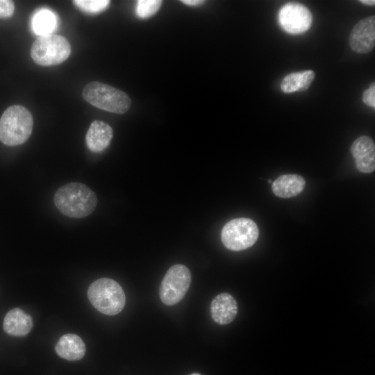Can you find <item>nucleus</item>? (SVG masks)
I'll use <instances>...</instances> for the list:
<instances>
[{"instance_id":"obj_18","label":"nucleus","mask_w":375,"mask_h":375,"mask_svg":"<svg viewBox=\"0 0 375 375\" xmlns=\"http://www.w3.org/2000/svg\"><path fill=\"white\" fill-rule=\"evenodd\" d=\"M74 4L81 10L89 14H97L105 10L110 1L108 0H75Z\"/></svg>"},{"instance_id":"obj_2","label":"nucleus","mask_w":375,"mask_h":375,"mask_svg":"<svg viewBox=\"0 0 375 375\" xmlns=\"http://www.w3.org/2000/svg\"><path fill=\"white\" fill-rule=\"evenodd\" d=\"M33 120L25 107L13 105L3 112L0 119V141L7 146H17L31 135Z\"/></svg>"},{"instance_id":"obj_24","label":"nucleus","mask_w":375,"mask_h":375,"mask_svg":"<svg viewBox=\"0 0 375 375\" xmlns=\"http://www.w3.org/2000/svg\"><path fill=\"white\" fill-rule=\"evenodd\" d=\"M190 375H201V374H199V373H193V374H190Z\"/></svg>"},{"instance_id":"obj_5","label":"nucleus","mask_w":375,"mask_h":375,"mask_svg":"<svg viewBox=\"0 0 375 375\" xmlns=\"http://www.w3.org/2000/svg\"><path fill=\"white\" fill-rule=\"evenodd\" d=\"M71 53V46L61 35L50 34L38 37L31 48L34 62L42 66L58 65L66 60Z\"/></svg>"},{"instance_id":"obj_21","label":"nucleus","mask_w":375,"mask_h":375,"mask_svg":"<svg viewBox=\"0 0 375 375\" xmlns=\"http://www.w3.org/2000/svg\"><path fill=\"white\" fill-rule=\"evenodd\" d=\"M362 101L368 106L375 108V83H371L369 88L362 94Z\"/></svg>"},{"instance_id":"obj_6","label":"nucleus","mask_w":375,"mask_h":375,"mask_svg":"<svg viewBox=\"0 0 375 375\" xmlns=\"http://www.w3.org/2000/svg\"><path fill=\"white\" fill-rule=\"evenodd\" d=\"M259 236L257 224L251 219L241 217L230 220L223 227L221 239L226 248L242 251L253 246Z\"/></svg>"},{"instance_id":"obj_16","label":"nucleus","mask_w":375,"mask_h":375,"mask_svg":"<svg viewBox=\"0 0 375 375\" xmlns=\"http://www.w3.org/2000/svg\"><path fill=\"white\" fill-rule=\"evenodd\" d=\"M315 76V74L312 70L289 74L281 81V89L285 93L306 90Z\"/></svg>"},{"instance_id":"obj_15","label":"nucleus","mask_w":375,"mask_h":375,"mask_svg":"<svg viewBox=\"0 0 375 375\" xmlns=\"http://www.w3.org/2000/svg\"><path fill=\"white\" fill-rule=\"evenodd\" d=\"M56 353L62 358L75 361L81 360L85 353V345L77 335L67 333L62 335L55 347Z\"/></svg>"},{"instance_id":"obj_1","label":"nucleus","mask_w":375,"mask_h":375,"mask_svg":"<svg viewBox=\"0 0 375 375\" xmlns=\"http://www.w3.org/2000/svg\"><path fill=\"white\" fill-rule=\"evenodd\" d=\"M96 194L87 185L72 182L60 187L53 201L58 210L72 218H83L90 215L97 204Z\"/></svg>"},{"instance_id":"obj_23","label":"nucleus","mask_w":375,"mask_h":375,"mask_svg":"<svg viewBox=\"0 0 375 375\" xmlns=\"http://www.w3.org/2000/svg\"><path fill=\"white\" fill-rule=\"evenodd\" d=\"M360 2L367 6H374L375 4L374 0H360Z\"/></svg>"},{"instance_id":"obj_17","label":"nucleus","mask_w":375,"mask_h":375,"mask_svg":"<svg viewBox=\"0 0 375 375\" xmlns=\"http://www.w3.org/2000/svg\"><path fill=\"white\" fill-rule=\"evenodd\" d=\"M56 26V15L47 9L38 11L32 19V28L35 33L40 36L52 34Z\"/></svg>"},{"instance_id":"obj_4","label":"nucleus","mask_w":375,"mask_h":375,"mask_svg":"<svg viewBox=\"0 0 375 375\" xmlns=\"http://www.w3.org/2000/svg\"><path fill=\"white\" fill-rule=\"evenodd\" d=\"M82 95L84 100L92 106L117 114L126 112L131 104V99L126 93L98 81L87 84Z\"/></svg>"},{"instance_id":"obj_13","label":"nucleus","mask_w":375,"mask_h":375,"mask_svg":"<svg viewBox=\"0 0 375 375\" xmlns=\"http://www.w3.org/2000/svg\"><path fill=\"white\" fill-rule=\"evenodd\" d=\"M31 315L19 308L10 310L4 317L3 328L9 335L20 337L26 335L32 329Z\"/></svg>"},{"instance_id":"obj_12","label":"nucleus","mask_w":375,"mask_h":375,"mask_svg":"<svg viewBox=\"0 0 375 375\" xmlns=\"http://www.w3.org/2000/svg\"><path fill=\"white\" fill-rule=\"evenodd\" d=\"M112 135V128L110 125L101 120H94L86 133V145L92 152L103 151L109 146Z\"/></svg>"},{"instance_id":"obj_9","label":"nucleus","mask_w":375,"mask_h":375,"mask_svg":"<svg viewBox=\"0 0 375 375\" xmlns=\"http://www.w3.org/2000/svg\"><path fill=\"white\" fill-rule=\"evenodd\" d=\"M351 49L358 53H367L375 46V17L369 16L359 21L349 35Z\"/></svg>"},{"instance_id":"obj_11","label":"nucleus","mask_w":375,"mask_h":375,"mask_svg":"<svg viewBox=\"0 0 375 375\" xmlns=\"http://www.w3.org/2000/svg\"><path fill=\"white\" fill-rule=\"evenodd\" d=\"M210 313L217 324H228L238 314V303L231 294L226 292L219 294L211 302Z\"/></svg>"},{"instance_id":"obj_19","label":"nucleus","mask_w":375,"mask_h":375,"mask_svg":"<svg viewBox=\"0 0 375 375\" xmlns=\"http://www.w3.org/2000/svg\"><path fill=\"white\" fill-rule=\"evenodd\" d=\"M162 1L159 0H138L135 12L140 19H147L155 15L159 10Z\"/></svg>"},{"instance_id":"obj_20","label":"nucleus","mask_w":375,"mask_h":375,"mask_svg":"<svg viewBox=\"0 0 375 375\" xmlns=\"http://www.w3.org/2000/svg\"><path fill=\"white\" fill-rule=\"evenodd\" d=\"M15 11V4L12 1L0 0V18H8Z\"/></svg>"},{"instance_id":"obj_22","label":"nucleus","mask_w":375,"mask_h":375,"mask_svg":"<svg viewBox=\"0 0 375 375\" xmlns=\"http://www.w3.org/2000/svg\"><path fill=\"white\" fill-rule=\"evenodd\" d=\"M183 3L190 6H198L203 4L205 1L202 0H182Z\"/></svg>"},{"instance_id":"obj_7","label":"nucleus","mask_w":375,"mask_h":375,"mask_svg":"<svg viewBox=\"0 0 375 375\" xmlns=\"http://www.w3.org/2000/svg\"><path fill=\"white\" fill-rule=\"evenodd\" d=\"M191 283L189 269L181 264L174 265L166 272L160 288L159 296L167 306L178 303L185 295Z\"/></svg>"},{"instance_id":"obj_8","label":"nucleus","mask_w":375,"mask_h":375,"mask_svg":"<svg viewBox=\"0 0 375 375\" xmlns=\"http://www.w3.org/2000/svg\"><path fill=\"white\" fill-rule=\"evenodd\" d=\"M278 21L286 32L298 34L309 29L312 16L308 8L303 4L288 3L279 10Z\"/></svg>"},{"instance_id":"obj_14","label":"nucleus","mask_w":375,"mask_h":375,"mask_svg":"<svg viewBox=\"0 0 375 375\" xmlns=\"http://www.w3.org/2000/svg\"><path fill=\"white\" fill-rule=\"evenodd\" d=\"M306 185L305 179L298 174H283L272 183V190L278 197L288 199L299 194Z\"/></svg>"},{"instance_id":"obj_25","label":"nucleus","mask_w":375,"mask_h":375,"mask_svg":"<svg viewBox=\"0 0 375 375\" xmlns=\"http://www.w3.org/2000/svg\"><path fill=\"white\" fill-rule=\"evenodd\" d=\"M268 183H271L272 181L270 179L268 180Z\"/></svg>"},{"instance_id":"obj_10","label":"nucleus","mask_w":375,"mask_h":375,"mask_svg":"<svg viewBox=\"0 0 375 375\" xmlns=\"http://www.w3.org/2000/svg\"><path fill=\"white\" fill-rule=\"evenodd\" d=\"M350 150L358 171L367 174L374 171L375 144L371 138L360 136L354 140Z\"/></svg>"},{"instance_id":"obj_3","label":"nucleus","mask_w":375,"mask_h":375,"mask_svg":"<svg viewBox=\"0 0 375 375\" xmlns=\"http://www.w3.org/2000/svg\"><path fill=\"white\" fill-rule=\"evenodd\" d=\"M88 297L95 309L106 315L118 314L126 303L123 289L109 278H101L92 283L88 290Z\"/></svg>"}]
</instances>
